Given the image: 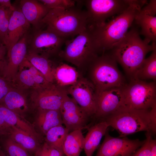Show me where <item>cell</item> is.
Returning <instances> with one entry per match:
<instances>
[{
  "label": "cell",
  "mask_w": 156,
  "mask_h": 156,
  "mask_svg": "<svg viewBox=\"0 0 156 156\" xmlns=\"http://www.w3.org/2000/svg\"><path fill=\"white\" fill-rule=\"evenodd\" d=\"M146 0H132L124 12L91 30L99 53L111 50L125 36L135 17Z\"/></svg>",
  "instance_id": "6da1fadb"
},
{
  "label": "cell",
  "mask_w": 156,
  "mask_h": 156,
  "mask_svg": "<svg viewBox=\"0 0 156 156\" xmlns=\"http://www.w3.org/2000/svg\"><path fill=\"white\" fill-rule=\"evenodd\" d=\"M150 43L142 39L138 27H133L111 50V54L121 65L130 80L135 78L146 54L156 48V43Z\"/></svg>",
  "instance_id": "7a4b0ae2"
},
{
  "label": "cell",
  "mask_w": 156,
  "mask_h": 156,
  "mask_svg": "<svg viewBox=\"0 0 156 156\" xmlns=\"http://www.w3.org/2000/svg\"><path fill=\"white\" fill-rule=\"evenodd\" d=\"M47 29L66 38L77 35L88 26L86 11L78 7L51 9L42 21Z\"/></svg>",
  "instance_id": "3957f363"
},
{
  "label": "cell",
  "mask_w": 156,
  "mask_h": 156,
  "mask_svg": "<svg viewBox=\"0 0 156 156\" xmlns=\"http://www.w3.org/2000/svg\"><path fill=\"white\" fill-rule=\"evenodd\" d=\"M58 56L80 70H86L99 55V49L92 33L88 27L71 40H67Z\"/></svg>",
  "instance_id": "277c9868"
},
{
  "label": "cell",
  "mask_w": 156,
  "mask_h": 156,
  "mask_svg": "<svg viewBox=\"0 0 156 156\" xmlns=\"http://www.w3.org/2000/svg\"><path fill=\"white\" fill-rule=\"evenodd\" d=\"M150 110L136 109L125 106L101 120L106 121L109 127L116 130L120 137L142 131L155 134L156 131L153 127Z\"/></svg>",
  "instance_id": "5b68a950"
},
{
  "label": "cell",
  "mask_w": 156,
  "mask_h": 156,
  "mask_svg": "<svg viewBox=\"0 0 156 156\" xmlns=\"http://www.w3.org/2000/svg\"><path fill=\"white\" fill-rule=\"evenodd\" d=\"M99 55L87 68L89 79L96 92L115 87H122L126 84L119 70L117 62L110 53L106 52Z\"/></svg>",
  "instance_id": "8992f818"
},
{
  "label": "cell",
  "mask_w": 156,
  "mask_h": 156,
  "mask_svg": "<svg viewBox=\"0 0 156 156\" xmlns=\"http://www.w3.org/2000/svg\"><path fill=\"white\" fill-rule=\"evenodd\" d=\"M125 106L133 109L150 110L156 104L155 81L147 82L138 79L131 80L124 86Z\"/></svg>",
  "instance_id": "52a82bcc"
},
{
  "label": "cell",
  "mask_w": 156,
  "mask_h": 156,
  "mask_svg": "<svg viewBox=\"0 0 156 156\" xmlns=\"http://www.w3.org/2000/svg\"><path fill=\"white\" fill-rule=\"evenodd\" d=\"M132 1L129 0L84 1L87 9L88 27L92 28L104 23L109 18L124 12Z\"/></svg>",
  "instance_id": "ba28073f"
},
{
  "label": "cell",
  "mask_w": 156,
  "mask_h": 156,
  "mask_svg": "<svg viewBox=\"0 0 156 156\" xmlns=\"http://www.w3.org/2000/svg\"><path fill=\"white\" fill-rule=\"evenodd\" d=\"M67 40V38L47 29H35L31 36L29 37V51L49 58L53 55L58 56Z\"/></svg>",
  "instance_id": "9c48e42d"
},
{
  "label": "cell",
  "mask_w": 156,
  "mask_h": 156,
  "mask_svg": "<svg viewBox=\"0 0 156 156\" xmlns=\"http://www.w3.org/2000/svg\"><path fill=\"white\" fill-rule=\"evenodd\" d=\"M66 90L89 118H94L96 112V90L88 79L81 75Z\"/></svg>",
  "instance_id": "30bf717a"
},
{
  "label": "cell",
  "mask_w": 156,
  "mask_h": 156,
  "mask_svg": "<svg viewBox=\"0 0 156 156\" xmlns=\"http://www.w3.org/2000/svg\"><path fill=\"white\" fill-rule=\"evenodd\" d=\"M124 86L96 91V112L94 118L101 120L126 106Z\"/></svg>",
  "instance_id": "8fae6325"
},
{
  "label": "cell",
  "mask_w": 156,
  "mask_h": 156,
  "mask_svg": "<svg viewBox=\"0 0 156 156\" xmlns=\"http://www.w3.org/2000/svg\"><path fill=\"white\" fill-rule=\"evenodd\" d=\"M95 156H129L140 147L145 140H131L127 137H113L107 131Z\"/></svg>",
  "instance_id": "7c38bea8"
},
{
  "label": "cell",
  "mask_w": 156,
  "mask_h": 156,
  "mask_svg": "<svg viewBox=\"0 0 156 156\" xmlns=\"http://www.w3.org/2000/svg\"><path fill=\"white\" fill-rule=\"evenodd\" d=\"M60 111L62 124L69 132L86 127L90 118L75 101L68 96L66 89Z\"/></svg>",
  "instance_id": "4fadbf2b"
},
{
  "label": "cell",
  "mask_w": 156,
  "mask_h": 156,
  "mask_svg": "<svg viewBox=\"0 0 156 156\" xmlns=\"http://www.w3.org/2000/svg\"><path fill=\"white\" fill-rule=\"evenodd\" d=\"M66 90L51 84L46 87L35 89L32 100L37 109L60 110Z\"/></svg>",
  "instance_id": "5bb4252c"
},
{
  "label": "cell",
  "mask_w": 156,
  "mask_h": 156,
  "mask_svg": "<svg viewBox=\"0 0 156 156\" xmlns=\"http://www.w3.org/2000/svg\"><path fill=\"white\" fill-rule=\"evenodd\" d=\"M29 36L27 33L11 48L7 50V64L3 77L11 82L27 53Z\"/></svg>",
  "instance_id": "9a60e30c"
},
{
  "label": "cell",
  "mask_w": 156,
  "mask_h": 156,
  "mask_svg": "<svg viewBox=\"0 0 156 156\" xmlns=\"http://www.w3.org/2000/svg\"><path fill=\"white\" fill-rule=\"evenodd\" d=\"M30 25L20 8L15 7L11 16L8 28L5 44L7 50L11 48L27 33Z\"/></svg>",
  "instance_id": "2e32d148"
},
{
  "label": "cell",
  "mask_w": 156,
  "mask_h": 156,
  "mask_svg": "<svg viewBox=\"0 0 156 156\" xmlns=\"http://www.w3.org/2000/svg\"><path fill=\"white\" fill-rule=\"evenodd\" d=\"M20 8L25 18L35 29H40L42 21L51 10L38 0H21Z\"/></svg>",
  "instance_id": "e0dca14e"
},
{
  "label": "cell",
  "mask_w": 156,
  "mask_h": 156,
  "mask_svg": "<svg viewBox=\"0 0 156 156\" xmlns=\"http://www.w3.org/2000/svg\"><path fill=\"white\" fill-rule=\"evenodd\" d=\"M0 116L10 127L26 132L42 141L43 136L36 131L34 126L22 117L0 105Z\"/></svg>",
  "instance_id": "ac0fdd59"
},
{
  "label": "cell",
  "mask_w": 156,
  "mask_h": 156,
  "mask_svg": "<svg viewBox=\"0 0 156 156\" xmlns=\"http://www.w3.org/2000/svg\"><path fill=\"white\" fill-rule=\"evenodd\" d=\"M109 127L107 122L101 120L89 127L84 137L83 149L86 156H92Z\"/></svg>",
  "instance_id": "d6986e66"
},
{
  "label": "cell",
  "mask_w": 156,
  "mask_h": 156,
  "mask_svg": "<svg viewBox=\"0 0 156 156\" xmlns=\"http://www.w3.org/2000/svg\"><path fill=\"white\" fill-rule=\"evenodd\" d=\"M37 109L35 123L40 134L42 136H44L51 128L63 125L60 110Z\"/></svg>",
  "instance_id": "ffe728a7"
},
{
  "label": "cell",
  "mask_w": 156,
  "mask_h": 156,
  "mask_svg": "<svg viewBox=\"0 0 156 156\" xmlns=\"http://www.w3.org/2000/svg\"><path fill=\"white\" fill-rule=\"evenodd\" d=\"M81 76L75 67L61 62L54 70L55 84L60 88H66L76 83Z\"/></svg>",
  "instance_id": "44dd1931"
},
{
  "label": "cell",
  "mask_w": 156,
  "mask_h": 156,
  "mask_svg": "<svg viewBox=\"0 0 156 156\" xmlns=\"http://www.w3.org/2000/svg\"><path fill=\"white\" fill-rule=\"evenodd\" d=\"M39 72L26 58L19 67L17 74L12 82L19 88L37 89L34 75Z\"/></svg>",
  "instance_id": "7402d4cb"
},
{
  "label": "cell",
  "mask_w": 156,
  "mask_h": 156,
  "mask_svg": "<svg viewBox=\"0 0 156 156\" xmlns=\"http://www.w3.org/2000/svg\"><path fill=\"white\" fill-rule=\"evenodd\" d=\"M0 105L23 117L28 109L24 95L19 90L13 88L0 103Z\"/></svg>",
  "instance_id": "603a6c76"
},
{
  "label": "cell",
  "mask_w": 156,
  "mask_h": 156,
  "mask_svg": "<svg viewBox=\"0 0 156 156\" xmlns=\"http://www.w3.org/2000/svg\"><path fill=\"white\" fill-rule=\"evenodd\" d=\"M26 58L44 76L50 83L54 84L53 73L56 65L45 56L29 51Z\"/></svg>",
  "instance_id": "cb8c5ba5"
},
{
  "label": "cell",
  "mask_w": 156,
  "mask_h": 156,
  "mask_svg": "<svg viewBox=\"0 0 156 156\" xmlns=\"http://www.w3.org/2000/svg\"><path fill=\"white\" fill-rule=\"evenodd\" d=\"M135 22L140 27V34L143 35L149 42L156 43V16L148 15L140 11L135 19Z\"/></svg>",
  "instance_id": "d4e9b609"
},
{
  "label": "cell",
  "mask_w": 156,
  "mask_h": 156,
  "mask_svg": "<svg viewBox=\"0 0 156 156\" xmlns=\"http://www.w3.org/2000/svg\"><path fill=\"white\" fill-rule=\"evenodd\" d=\"M11 127V129L8 135L14 141L34 156L42 145L40 143L42 141L23 131Z\"/></svg>",
  "instance_id": "484cf974"
},
{
  "label": "cell",
  "mask_w": 156,
  "mask_h": 156,
  "mask_svg": "<svg viewBox=\"0 0 156 156\" xmlns=\"http://www.w3.org/2000/svg\"><path fill=\"white\" fill-rule=\"evenodd\" d=\"M84 137L82 129L69 132L64 141L63 151L66 156H80L83 148Z\"/></svg>",
  "instance_id": "4316f807"
},
{
  "label": "cell",
  "mask_w": 156,
  "mask_h": 156,
  "mask_svg": "<svg viewBox=\"0 0 156 156\" xmlns=\"http://www.w3.org/2000/svg\"><path fill=\"white\" fill-rule=\"evenodd\" d=\"M69 133L68 130L62 125L56 126L46 133L44 135L45 142L51 147L63 153V144Z\"/></svg>",
  "instance_id": "83f0119b"
},
{
  "label": "cell",
  "mask_w": 156,
  "mask_h": 156,
  "mask_svg": "<svg viewBox=\"0 0 156 156\" xmlns=\"http://www.w3.org/2000/svg\"><path fill=\"white\" fill-rule=\"evenodd\" d=\"M135 79L141 80L156 79V48L152 51L151 55L145 58L138 71Z\"/></svg>",
  "instance_id": "f1b7e54d"
},
{
  "label": "cell",
  "mask_w": 156,
  "mask_h": 156,
  "mask_svg": "<svg viewBox=\"0 0 156 156\" xmlns=\"http://www.w3.org/2000/svg\"><path fill=\"white\" fill-rule=\"evenodd\" d=\"M0 146L8 156H34L8 135H3L0 137Z\"/></svg>",
  "instance_id": "f546056e"
},
{
  "label": "cell",
  "mask_w": 156,
  "mask_h": 156,
  "mask_svg": "<svg viewBox=\"0 0 156 156\" xmlns=\"http://www.w3.org/2000/svg\"><path fill=\"white\" fill-rule=\"evenodd\" d=\"M14 10L0 6V42L4 44L7 39L10 19Z\"/></svg>",
  "instance_id": "4dcf8cb0"
},
{
  "label": "cell",
  "mask_w": 156,
  "mask_h": 156,
  "mask_svg": "<svg viewBox=\"0 0 156 156\" xmlns=\"http://www.w3.org/2000/svg\"><path fill=\"white\" fill-rule=\"evenodd\" d=\"M47 8L52 9L59 8L67 9L75 6V1L72 0H38Z\"/></svg>",
  "instance_id": "1f68e13d"
},
{
  "label": "cell",
  "mask_w": 156,
  "mask_h": 156,
  "mask_svg": "<svg viewBox=\"0 0 156 156\" xmlns=\"http://www.w3.org/2000/svg\"><path fill=\"white\" fill-rule=\"evenodd\" d=\"M152 134L151 132H146L144 144L129 156H151L150 141Z\"/></svg>",
  "instance_id": "d6a6232c"
},
{
  "label": "cell",
  "mask_w": 156,
  "mask_h": 156,
  "mask_svg": "<svg viewBox=\"0 0 156 156\" xmlns=\"http://www.w3.org/2000/svg\"><path fill=\"white\" fill-rule=\"evenodd\" d=\"M12 88L11 82L0 76V103Z\"/></svg>",
  "instance_id": "836d02e7"
},
{
  "label": "cell",
  "mask_w": 156,
  "mask_h": 156,
  "mask_svg": "<svg viewBox=\"0 0 156 156\" xmlns=\"http://www.w3.org/2000/svg\"><path fill=\"white\" fill-rule=\"evenodd\" d=\"M7 54L6 46L0 42V76L2 77L7 64V60L6 58Z\"/></svg>",
  "instance_id": "e575fe53"
},
{
  "label": "cell",
  "mask_w": 156,
  "mask_h": 156,
  "mask_svg": "<svg viewBox=\"0 0 156 156\" xmlns=\"http://www.w3.org/2000/svg\"><path fill=\"white\" fill-rule=\"evenodd\" d=\"M140 11L148 15L155 16L156 14V1L151 0L142 8Z\"/></svg>",
  "instance_id": "d590c367"
},
{
  "label": "cell",
  "mask_w": 156,
  "mask_h": 156,
  "mask_svg": "<svg viewBox=\"0 0 156 156\" xmlns=\"http://www.w3.org/2000/svg\"><path fill=\"white\" fill-rule=\"evenodd\" d=\"M43 144L46 148L48 156H63L64 154L63 152L51 147L45 142Z\"/></svg>",
  "instance_id": "8d00e7d4"
},
{
  "label": "cell",
  "mask_w": 156,
  "mask_h": 156,
  "mask_svg": "<svg viewBox=\"0 0 156 156\" xmlns=\"http://www.w3.org/2000/svg\"><path fill=\"white\" fill-rule=\"evenodd\" d=\"M11 127L8 125L0 116V133L2 135H9Z\"/></svg>",
  "instance_id": "74e56055"
},
{
  "label": "cell",
  "mask_w": 156,
  "mask_h": 156,
  "mask_svg": "<svg viewBox=\"0 0 156 156\" xmlns=\"http://www.w3.org/2000/svg\"><path fill=\"white\" fill-rule=\"evenodd\" d=\"M0 6L12 10L15 8V7L12 5L10 0H0Z\"/></svg>",
  "instance_id": "f35d334b"
},
{
  "label": "cell",
  "mask_w": 156,
  "mask_h": 156,
  "mask_svg": "<svg viewBox=\"0 0 156 156\" xmlns=\"http://www.w3.org/2000/svg\"><path fill=\"white\" fill-rule=\"evenodd\" d=\"M34 156H48L46 148L43 144V143L35 153Z\"/></svg>",
  "instance_id": "ab89813d"
},
{
  "label": "cell",
  "mask_w": 156,
  "mask_h": 156,
  "mask_svg": "<svg viewBox=\"0 0 156 156\" xmlns=\"http://www.w3.org/2000/svg\"><path fill=\"white\" fill-rule=\"evenodd\" d=\"M151 156H156V140L152 138L150 141Z\"/></svg>",
  "instance_id": "60d3db41"
},
{
  "label": "cell",
  "mask_w": 156,
  "mask_h": 156,
  "mask_svg": "<svg viewBox=\"0 0 156 156\" xmlns=\"http://www.w3.org/2000/svg\"><path fill=\"white\" fill-rule=\"evenodd\" d=\"M0 156H8L3 151L0 146Z\"/></svg>",
  "instance_id": "b9f144b4"
},
{
  "label": "cell",
  "mask_w": 156,
  "mask_h": 156,
  "mask_svg": "<svg viewBox=\"0 0 156 156\" xmlns=\"http://www.w3.org/2000/svg\"><path fill=\"white\" fill-rule=\"evenodd\" d=\"M2 135H2L0 133V137L1 136H2Z\"/></svg>",
  "instance_id": "7bdbcfd3"
}]
</instances>
